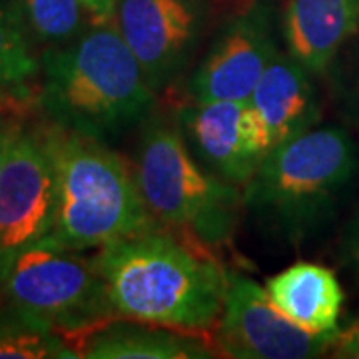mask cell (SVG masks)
<instances>
[{
    "instance_id": "obj_20",
    "label": "cell",
    "mask_w": 359,
    "mask_h": 359,
    "mask_svg": "<svg viewBox=\"0 0 359 359\" xmlns=\"http://www.w3.org/2000/svg\"><path fill=\"white\" fill-rule=\"evenodd\" d=\"M332 351H334L335 358L359 359V320L335 334Z\"/></svg>"
},
{
    "instance_id": "obj_9",
    "label": "cell",
    "mask_w": 359,
    "mask_h": 359,
    "mask_svg": "<svg viewBox=\"0 0 359 359\" xmlns=\"http://www.w3.org/2000/svg\"><path fill=\"white\" fill-rule=\"evenodd\" d=\"M114 25L160 94L194 60L204 34L205 11L200 0H118Z\"/></svg>"
},
{
    "instance_id": "obj_14",
    "label": "cell",
    "mask_w": 359,
    "mask_h": 359,
    "mask_svg": "<svg viewBox=\"0 0 359 359\" xmlns=\"http://www.w3.org/2000/svg\"><path fill=\"white\" fill-rule=\"evenodd\" d=\"M273 308L311 335H335L344 308V290L334 271L320 264L297 262L266 282Z\"/></svg>"
},
{
    "instance_id": "obj_12",
    "label": "cell",
    "mask_w": 359,
    "mask_h": 359,
    "mask_svg": "<svg viewBox=\"0 0 359 359\" xmlns=\"http://www.w3.org/2000/svg\"><path fill=\"white\" fill-rule=\"evenodd\" d=\"M250 106L264 128L269 152L283 142L316 128L321 102L313 74L285 52H278L250 96Z\"/></svg>"
},
{
    "instance_id": "obj_10",
    "label": "cell",
    "mask_w": 359,
    "mask_h": 359,
    "mask_svg": "<svg viewBox=\"0 0 359 359\" xmlns=\"http://www.w3.org/2000/svg\"><path fill=\"white\" fill-rule=\"evenodd\" d=\"M178 120L194 156L231 186L244 188L269 154L264 128L248 100H194L180 110Z\"/></svg>"
},
{
    "instance_id": "obj_7",
    "label": "cell",
    "mask_w": 359,
    "mask_h": 359,
    "mask_svg": "<svg viewBox=\"0 0 359 359\" xmlns=\"http://www.w3.org/2000/svg\"><path fill=\"white\" fill-rule=\"evenodd\" d=\"M56 218V172L44 126L18 124L0 170V262L42 244Z\"/></svg>"
},
{
    "instance_id": "obj_21",
    "label": "cell",
    "mask_w": 359,
    "mask_h": 359,
    "mask_svg": "<svg viewBox=\"0 0 359 359\" xmlns=\"http://www.w3.org/2000/svg\"><path fill=\"white\" fill-rule=\"evenodd\" d=\"M82 2H84L90 20L94 25H104V22H112L114 20L118 0H82Z\"/></svg>"
},
{
    "instance_id": "obj_15",
    "label": "cell",
    "mask_w": 359,
    "mask_h": 359,
    "mask_svg": "<svg viewBox=\"0 0 359 359\" xmlns=\"http://www.w3.org/2000/svg\"><path fill=\"white\" fill-rule=\"evenodd\" d=\"M80 358L88 359H208L218 351L205 335H194L160 325L118 320L96 330L84 341Z\"/></svg>"
},
{
    "instance_id": "obj_5",
    "label": "cell",
    "mask_w": 359,
    "mask_h": 359,
    "mask_svg": "<svg viewBox=\"0 0 359 359\" xmlns=\"http://www.w3.org/2000/svg\"><path fill=\"white\" fill-rule=\"evenodd\" d=\"M134 174L154 219L216 250L231 240L242 214V188L218 178L194 156L178 124L152 118L136 146Z\"/></svg>"
},
{
    "instance_id": "obj_19",
    "label": "cell",
    "mask_w": 359,
    "mask_h": 359,
    "mask_svg": "<svg viewBox=\"0 0 359 359\" xmlns=\"http://www.w3.org/2000/svg\"><path fill=\"white\" fill-rule=\"evenodd\" d=\"M344 50L346 54H337L330 72L334 76L335 98L347 120L359 130V44H347Z\"/></svg>"
},
{
    "instance_id": "obj_13",
    "label": "cell",
    "mask_w": 359,
    "mask_h": 359,
    "mask_svg": "<svg viewBox=\"0 0 359 359\" xmlns=\"http://www.w3.org/2000/svg\"><path fill=\"white\" fill-rule=\"evenodd\" d=\"M359 30V0H290L282 36L287 54L313 76L327 74Z\"/></svg>"
},
{
    "instance_id": "obj_1",
    "label": "cell",
    "mask_w": 359,
    "mask_h": 359,
    "mask_svg": "<svg viewBox=\"0 0 359 359\" xmlns=\"http://www.w3.org/2000/svg\"><path fill=\"white\" fill-rule=\"evenodd\" d=\"M94 262L118 318L184 334H214L228 269L208 245L156 226L102 245Z\"/></svg>"
},
{
    "instance_id": "obj_8",
    "label": "cell",
    "mask_w": 359,
    "mask_h": 359,
    "mask_svg": "<svg viewBox=\"0 0 359 359\" xmlns=\"http://www.w3.org/2000/svg\"><path fill=\"white\" fill-rule=\"evenodd\" d=\"M335 335H311L285 320L264 285L228 271V290L212 344L233 359H308L332 351Z\"/></svg>"
},
{
    "instance_id": "obj_18",
    "label": "cell",
    "mask_w": 359,
    "mask_h": 359,
    "mask_svg": "<svg viewBox=\"0 0 359 359\" xmlns=\"http://www.w3.org/2000/svg\"><path fill=\"white\" fill-rule=\"evenodd\" d=\"M74 359L60 335L14 318L0 323V359Z\"/></svg>"
},
{
    "instance_id": "obj_2",
    "label": "cell",
    "mask_w": 359,
    "mask_h": 359,
    "mask_svg": "<svg viewBox=\"0 0 359 359\" xmlns=\"http://www.w3.org/2000/svg\"><path fill=\"white\" fill-rule=\"evenodd\" d=\"M156 96L114 20L40 56L36 108L58 128L112 142L146 122Z\"/></svg>"
},
{
    "instance_id": "obj_11",
    "label": "cell",
    "mask_w": 359,
    "mask_h": 359,
    "mask_svg": "<svg viewBox=\"0 0 359 359\" xmlns=\"http://www.w3.org/2000/svg\"><path fill=\"white\" fill-rule=\"evenodd\" d=\"M278 52L266 8L254 6L233 16L212 40L192 74V98L198 102L250 100Z\"/></svg>"
},
{
    "instance_id": "obj_17",
    "label": "cell",
    "mask_w": 359,
    "mask_h": 359,
    "mask_svg": "<svg viewBox=\"0 0 359 359\" xmlns=\"http://www.w3.org/2000/svg\"><path fill=\"white\" fill-rule=\"evenodd\" d=\"M26 32L46 48L65 46L82 34L88 11L82 0H16Z\"/></svg>"
},
{
    "instance_id": "obj_22",
    "label": "cell",
    "mask_w": 359,
    "mask_h": 359,
    "mask_svg": "<svg viewBox=\"0 0 359 359\" xmlns=\"http://www.w3.org/2000/svg\"><path fill=\"white\" fill-rule=\"evenodd\" d=\"M18 124H20L18 116L0 112V170L4 166V160H6V154H8V148H11V142H13Z\"/></svg>"
},
{
    "instance_id": "obj_6",
    "label": "cell",
    "mask_w": 359,
    "mask_h": 359,
    "mask_svg": "<svg viewBox=\"0 0 359 359\" xmlns=\"http://www.w3.org/2000/svg\"><path fill=\"white\" fill-rule=\"evenodd\" d=\"M36 244L0 262V292L18 320L60 335L80 358L96 330L118 320L94 257Z\"/></svg>"
},
{
    "instance_id": "obj_23",
    "label": "cell",
    "mask_w": 359,
    "mask_h": 359,
    "mask_svg": "<svg viewBox=\"0 0 359 359\" xmlns=\"http://www.w3.org/2000/svg\"><path fill=\"white\" fill-rule=\"evenodd\" d=\"M344 256L346 259L359 269V210L349 222V228L346 231V240H344Z\"/></svg>"
},
{
    "instance_id": "obj_3",
    "label": "cell",
    "mask_w": 359,
    "mask_h": 359,
    "mask_svg": "<svg viewBox=\"0 0 359 359\" xmlns=\"http://www.w3.org/2000/svg\"><path fill=\"white\" fill-rule=\"evenodd\" d=\"M56 172V218L42 242L86 252L160 226L142 198L134 164L108 146L44 124Z\"/></svg>"
},
{
    "instance_id": "obj_16",
    "label": "cell",
    "mask_w": 359,
    "mask_h": 359,
    "mask_svg": "<svg viewBox=\"0 0 359 359\" xmlns=\"http://www.w3.org/2000/svg\"><path fill=\"white\" fill-rule=\"evenodd\" d=\"M40 58L16 8L0 2V112L20 116L36 108Z\"/></svg>"
},
{
    "instance_id": "obj_4",
    "label": "cell",
    "mask_w": 359,
    "mask_h": 359,
    "mask_svg": "<svg viewBox=\"0 0 359 359\" xmlns=\"http://www.w3.org/2000/svg\"><path fill=\"white\" fill-rule=\"evenodd\" d=\"M359 148L339 126H316L276 146L242 188L244 210L287 244L330 222L355 178Z\"/></svg>"
}]
</instances>
